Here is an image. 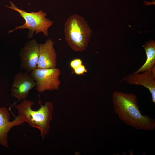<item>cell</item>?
I'll return each instance as SVG.
<instances>
[{
  "label": "cell",
  "mask_w": 155,
  "mask_h": 155,
  "mask_svg": "<svg viewBox=\"0 0 155 155\" xmlns=\"http://www.w3.org/2000/svg\"><path fill=\"white\" fill-rule=\"evenodd\" d=\"M112 98L114 112L125 124L139 130L152 131L155 129V120L141 114L135 94L114 91Z\"/></svg>",
  "instance_id": "cell-1"
},
{
  "label": "cell",
  "mask_w": 155,
  "mask_h": 155,
  "mask_svg": "<svg viewBox=\"0 0 155 155\" xmlns=\"http://www.w3.org/2000/svg\"><path fill=\"white\" fill-rule=\"evenodd\" d=\"M34 103L26 99L22 100L15 106L18 116L30 127L38 129L43 139L47 135L50 129V122L53 117V107L51 101L46 102L44 105L41 104L37 110L32 109Z\"/></svg>",
  "instance_id": "cell-2"
},
{
  "label": "cell",
  "mask_w": 155,
  "mask_h": 155,
  "mask_svg": "<svg viewBox=\"0 0 155 155\" xmlns=\"http://www.w3.org/2000/svg\"><path fill=\"white\" fill-rule=\"evenodd\" d=\"M92 30L84 18L75 14L70 16L64 25L65 40L71 49L82 52L86 49Z\"/></svg>",
  "instance_id": "cell-3"
},
{
  "label": "cell",
  "mask_w": 155,
  "mask_h": 155,
  "mask_svg": "<svg viewBox=\"0 0 155 155\" xmlns=\"http://www.w3.org/2000/svg\"><path fill=\"white\" fill-rule=\"evenodd\" d=\"M9 3L10 6H5L18 12L25 22L22 25L17 26L14 29L9 31V33L18 29H27L29 30L27 35L28 39L32 38L34 32V34H36L42 32L45 36H48V29L53 25V22L46 18L47 14L45 12L42 10L36 12H28L19 9L12 1H11Z\"/></svg>",
  "instance_id": "cell-4"
},
{
  "label": "cell",
  "mask_w": 155,
  "mask_h": 155,
  "mask_svg": "<svg viewBox=\"0 0 155 155\" xmlns=\"http://www.w3.org/2000/svg\"><path fill=\"white\" fill-rule=\"evenodd\" d=\"M30 74L36 83L35 90L38 92L41 93L46 90L59 89L61 83L59 78L61 71L58 68H36Z\"/></svg>",
  "instance_id": "cell-5"
},
{
  "label": "cell",
  "mask_w": 155,
  "mask_h": 155,
  "mask_svg": "<svg viewBox=\"0 0 155 155\" xmlns=\"http://www.w3.org/2000/svg\"><path fill=\"white\" fill-rule=\"evenodd\" d=\"M20 68L30 73L36 69L39 56V44L35 39H31L26 42L20 50Z\"/></svg>",
  "instance_id": "cell-6"
},
{
  "label": "cell",
  "mask_w": 155,
  "mask_h": 155,
  "mask_svg": "<svg viewBox=\"0 0 155 155\" xmlns=\"http://www.w3.org/2000/svg\"><path fill=\"white\" fill-rule=\"evenodd\" d=\"M30 73L20 71L16 73L11 89L13 96L18 100L26 99L30 91L36 86Z\"/></svg>",
  "instance_id": "cell-7"
},
{
  "label": "cell",
  "mask_w": 155,
  "mask_h": 155,
  "mask_svg": "<svg viewBox=\"0 0 155 155\" xmlns=\"http://www.w3.org/2000/svg\"><path fill=\"white\" fill-rule=\"evenodd\" d=\"M123 79L130 84L141 85L147 88L151 93L152 101L155 103V65L150 70L139 73H133Z\"/></svg>",
  "instance_id": "cell-8"
},
{
  "label": "cell",
  "mask_w": 155,
  "mask_h": 155,
  "mask_svg": "<svg viewBox=\"0 0 155 155\" xmlns=\"http://www.w3.org/2000/svg\"><path fill=\"white\" fill-rule=\"evenodd\" d=\"M54 44L51 38L43 43L39 44V56L36 68L56 67L57 54L54 48Z\"/></svg>",
  "instance_id": "cell-9"
},
{
  "label": "cell",
  "mask_w": 155,
  "mask_h": 155,
  "mask_svg": "<svg viewBox=\"0 0 155 155\" xmlns=\"http://www.w3.org/2000/svg\"><path fill=\"white\" fill-rule=\"evenodd\" d=\"M10 115L5 107H0V144L9 148L8 135L10 130L15 126L20 125L24 123L18 115L10 121Z\"/></svg>",
  "instance_id": "cell-10"
},
{
  "label": "cell",
  "mask_w": 155,
  "mask_h": 155,
  "mask_svg": "<svg viewBox=\"0 0 155 155\" xmlns=\"http://www.w3.org/2000/svg\"><path fill=\"white\" fill-rule=\"evenodd\" d=\"M143 46L146 55V60L143 65L133 73L143 72L151 70L155 64V41L150 40Z\"/></svg>",
  "instance_id": "cell-11"
},
{
  "label": "cell",
  "mask_w": 155,
  "mask_h": 155,
  "mask_svg": "<svg viewBox=\"0 0 155 155\" xmlns=\"http://www.w3.org/2000/svg\"><path fill=\"white\" fill-rule=\"evenodd\" d=\"M82 60L80 59H76L72 60L70 63L71 67L73 69L82 65Z\"/></svg>",
  "instance_id": "cell-12"
},
{
  "label": "cell",
  "mask_w": 155,
  "mask_h": 155,
  "mask_svg": "<svg viewBox=\"0 0 155 155\" xmlns=\"http://www.w3.org/2000/svg\"><path fill=\"white\" fill-rule=\"evenodd\" d=\"M76 75L83 74L84 73L87 72L84 65H82L73 69Z\"/></svg>",
  "instance_id": "cell-13"
}]
</instances>
